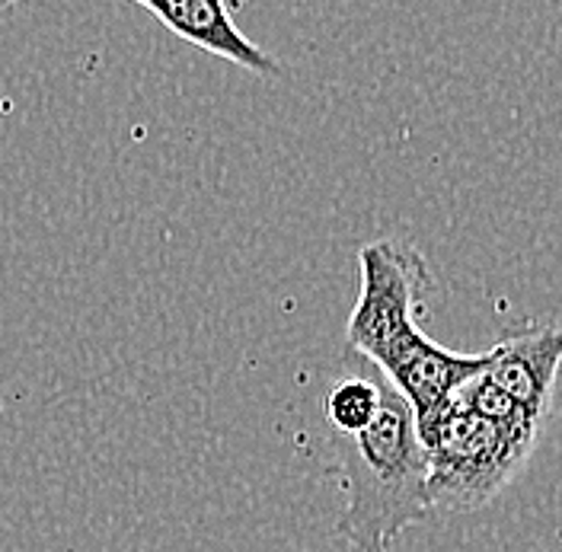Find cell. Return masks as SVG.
I'll list each match as a JSON object with an SVG mask.
<instances>
[{
	"mask_svg": "<svg viewBox=\"0 0 562 552\" xmlns=\"http://www.w3.org/2000/svg\"><path fill=\"white\" fill-rule=\"evenodd\" d=\"M416 428L428 463L431 511L454 515L490 505L521 473L527 453L540 438L473 413L457 396L416 418Z\"/></svg>",
	"mask_w": 562,
	"mask_h": 552,
	"instance_id": "obj_2",
	"label": "cell"
},
{
	"mask_svg": "<svg viewBox=\"0 0 562 552\" xmlns=\"http://www.w3.org/2000/svg\"><path fill=\"white\" fill-rule=\"evenodd\" d=\"M361 291L346 326L351 351L374 361L390 342L419 329L431 291V272L419 249L400 240H374L358 252Z\"/></svg>",
	"mask_w": 562,
	"mask_h": 552,
	"instance_id": "obj_3",
	"label": "cell"
},
{
	"mask_svg": "<svg viewBox=\"0 0 562 552\" xmlns=\"http://www.w3.org/2000/svg\"><path fill=\"white\" fill-rule=\"evenodd\" d=\"M135 3L150 10L170 33L192 42L195 48L209 52L214 58H224L262 77L279 74V61L237 30L227 0H135Z\"/></svg>",
	"mask_w": 562,
	"mask_h": 552,
	"instance_id": "obj_6",
	"label": "cell"
},
{
	"mask_svg": "<svg viewBox=\"0 0 562 552\" xmlns=\"http://www.w3.org/2000/svg\"><path fill=\"white\" fill-rule=\"evenodd\" d=\"M371 364L400 390V396L413 406L416 418H422L431 409L445 406L467 380L480 374L490 364V351L460 354L438 346L422 329H413L403 339L390 342Z\"/></svg>",
	"mask_w": 562,
	"mask_h": 552,
	"instance_id": "obj_4",
	"label": "cell"
},
{
	"mask_svg": "<svg viewBox=\"0 0 562 552\" xmlns=\"http://www.w3.org/2000/svg\"><path fill=\"white\" fill-rule=\"evenodd\" d=\"M384 390V374L364 354L351 351L342 374L333 380V386L326 390V399H323L326 421H329L333 435H358V431H364L374 421V415L381 413Z\"/></svg>",
	"mask_w": 562,
	"mask_h": 552,
	"instance_id": "obj_7",
	"label": "cell"
},
{
	"mask_svg": "<svg viewBox=\"0 0 562 552\" xmlns=\"http://www.w3.org/2000/svg\"><path fill=\"white\" fill-rule=\"evenodd\" d=\"M13 3H23V0H0V10H7V7H13Z\"/></svg>",
	"mask_w": 562,
	"mask_h": 552,
	"instance_id": "obj_9",
	"label": "cell"
},
{
	"mask_svg": "<svg viewBox=\"0 0 562 552\" xmlns=\"http://www.w3.org/2000/svg\"><path fill=\"white\" fill-rule=\"evenodd\" d=\"M454 396L463 406H470L473 413L495 418V421H502V425H512V428H521V431H533V435H540V428H543V421L530 418V415H527L525 409L498 386V383H492V380L486 378V368L467 380Z\"/></svg>",
	"mask_w": 562,
	"mask_h": 552,
	"instance_id": "obj_8",
	"label": "cell"
},
{
	"mask_svg": "<svg viewBox=\"0 0 562 552\" xmlns=\"http://www.w3.org/2000/svg\"><path fill=\"white\" fill-rule=\"evenodd\" d=\"M333 450L349 495L336 533L358 552H393L409 527L431 515L428 463L413 406L386 380L374 421L358 435H336Z\"/></svg>",
	"mask_w": 562,
	"mask_h": 552,
	"instance_id": "obj_1",
	"label": "cell"
},
{
	"mask_svg": "<svg viewBox=\"0 0 562 552\" xmlns=\"http://www.w3.org/2000/svg\"><path fill=\"white\" fill-rule=\"evenodd\" d=\"M562 368V326L537 323L508 333L490 348L486 378L498 383L530 418L543 421L553 406L557 374Z\"/></svg>",
	"mask_w": 562,
	"mask_h": 552,
	"instance_id": "obj_5",
	"label": "cell"
}]
</instances>
